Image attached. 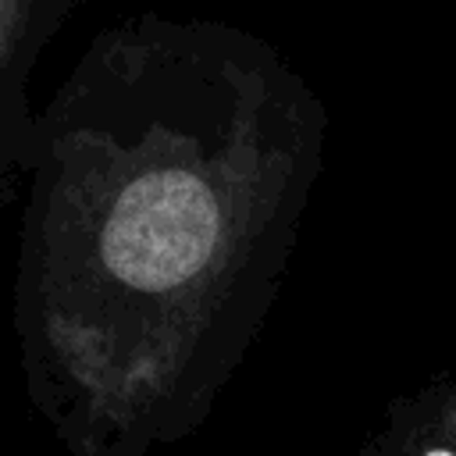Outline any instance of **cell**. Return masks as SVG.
Segmentation results:
<instances>
[{"label":"cell","mask_w":456,"mask_h":456,"mask_svg":"<svg viewBox=\"0 0 456 456\" xmlns=\"http://www.w3.org/2000/svg\"><path fill=\"white\" fill-rule=\"evenodd\" d=\"M82 0H0V86L28 82L46 43Z\"/></svg>","instance_id":"obj_2"},{"label":"cell","mask_w":456,"mask_h":456,"mask_svg":"<svg viewBox=\"0 0 456 456\" xmlns=\"http://www.w3.org/2000/svg\"><path fill=\"white\" fill-rule=\"evenodd\" d=\"M424 456H452V452H445V449H431V452H424Z\"/></svg>","instance_id":"obj_4"},{"label":"cell","mask_w":456,"mask_h":456,"mask_svg":"<svg viewBox=\"0 0 456 456\" xmlns=\"http://www.w3.org/2000/svg\"><path fill=\"white\" fill-rule=\"evenodd\" d=\"M328 114L260 36L107 25L36 110L14 267L25 395L68 456L196 435L246 356L324 164Z\"/></svg>","instance_id":"obj_1"},{"label":"cell","mask_w":456,"mask_h":456,"mask_svg":"<svg viewBox=\"0 0 456 456\" xmlns=\"http://www.w3.org/2000/svg\"><path fill=\"white\" fill-rule=\"evenodd\" d=\"M36 110L28 103V82L0 86V207L25 182V157L32 139Z\"/></svg>","instance_id":"obj_3"}]
</instances>
